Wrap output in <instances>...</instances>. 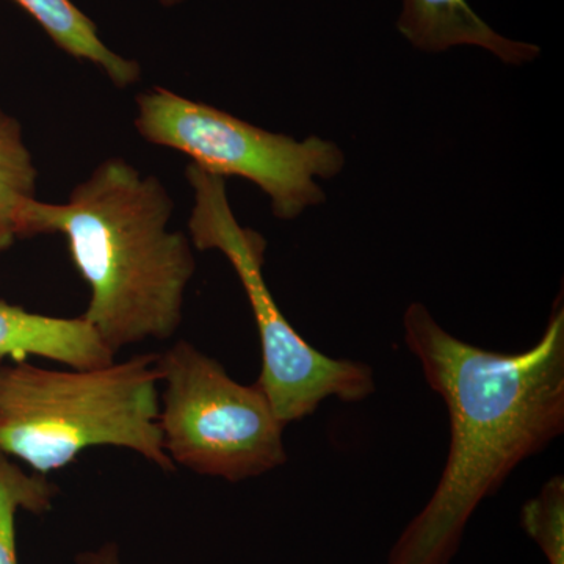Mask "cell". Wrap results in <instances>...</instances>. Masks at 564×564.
<instances>
[{
	"label": "cell",
	"mask_w": 564,
	"mask_h": 564,
	"mask_svg": "<svg viewBox=\"0 0 564 564\" xmlns=\"http://www.w3.org/2000/svg\"><path fill=\"white\" fill-rule=\"evenodd\" d=\"M61 489L43 474L25 473L0 452V564L18 563L17 516L24 510L35 516L50 513Z\"/></svg>",
	"instance_id": "11"
},
{
	"label": "cell",
	"mask_w": 564,
	"mask_h": 564,
	"mask_svg": "<svg viewBox=\"0 0 564 564\" xmlns=\"http://www.w3.org/2000/svg\"><path fill=\"white\" fill-rule=\"evenodd\" d=\"M397 31L423 52L477 46L508 65L533 62L541 54L536 44L507 39L494 31L467 0H403Z\"/></svg>",
	"instance_id": "8"
},
{
	"label": "cell",
	"mask_w": 564,
	"mask_h": 564,
	"mask_svg": "<svg viewBox=\"0 0 564 564\" xmlns=\"http://www.w3.org/2000/svg\"><path fill=\"white\" fill-rule=\"evenodd\" d=\"M76 564H122L120 545L107 543L95 551H85L76 555Z\"/></svg>",
	"instance_id": "13"
},
{
	"label": "cell",
	"mask_w": 564,
	"mask_h": 564,
	"mask_svg": "<svg viewBox=\"0 0 564 564\" xmlns=\"http://www.w3.org/2000/svg\"><path fill=\"white\" fill-rule=\"evenodd\" d=\"M193 188L188 231L193 248L221 252L250 302L259 339L262 370L256 381L285 425L313 415L329 397L358 403L372 395V367L350 359H334L317 350L289 323L263 278L267 240L237 221L225 177L191 163L185 170Z\"/></svg>",
	"instance_id": "4"
},
{
	"label": "cell",
	"mask_w": 564,
	"mask_h": 564,
	"mask_svg": "<svg viewBox=\"0 0 564 564\" xmlns=\"http://www.w3.org/2000/svg\"><path fill=\"white\" fill-rule=\"evenodd\" d=\"M159 2H161L163 7H169L170 9V7L180 6L184 0H159Z\"/></svg>",
	"instance_id": "14"
},
{
	"label": "cell",
	"mask_w": 564,
	"mask_h": 564,
	"mask_svg": "<svg viewBox=\"0 0 564 564\" xmlns=\"http://www.w3.org/2000/svg\"><path fill=\"white\" fill-rule=\"evenodd\" d=\"M172 215V198L158 177L109 159L65 204H22L17 231L18 239L65 237L90 289L82 317L117 356L131 345L172 339L181 328L196 262L191 239L170 231Z\"/></svg>",
	"instance_id": "2"
},
{
	"label": "cell",
	"mask_w": 564,
	"mask_h": 564,
	"mask_svg": "<svg viewBox=\"0 0 564 564\" xmlns=\"http://www.w3.org/2000/svg\"><path fill=\"white\" fill-rule=\"evenodd\" d=\"M521 524L549 564H564V478L555 475L522 507Z\"/></svg>",
	"instance_id": "12"
},
{
	"label": "cell",
	"mask_w": 564,
	"mask_h": 564,
	"mask_svg": "<svg viewBox=\"0 0 564 564\" xmlns=\"http://www.w3.org/2000/svg\"><path fill=\"white\" fill-rule=\"evenodd\" d=\"M404 343L447 406L451 448L440 484L395 541L388 564H451L475 510L511 473L564 432V310L521 352L475 347L445 332L421 303Z\"/></svg>",
	"instance_id": "1"
},
{
	"label": "cell",
	"mask_w": 564,
	"mask_h": 564,
	"mask_svg": "<svg viewBox=\"0 0 564 564\" xmlns=\"http://www.w3.org/2000/svg\"><path fill=\"white\" fill-rule=\"evenodd\" d=\"M137 107L135 128L144 140L184 152L199 169L225 180L252 182L272 199L281 220L325 202L315 177L329 180L345 165L344 152L333 141H296L165 88L139 95Z\"/></svg>",
	"instance_id": "6"
},
{
	"label": "cell",
	"mask_w": 564,
	"mask_h": 564,
	"mask_svg": "<svg viewBox=\"0 0 564 564\" xmlns=\"http://www.w3.org/2000/svg\"><path fill=\"white\" fill-rule=\"evenodd\" d=\"M70 57L99 66L117 87L140 79V65L121 57L99 39L95 22L73 0H13Z\"/></svg>",
	"instance_id": "9"
},
{
	"label": "cell",
	"mask_w": 564,
	"mask_h": 564,
	"mask_svg": "<svg viewBox=\"0 0 564 564\" xmlns=\"http://www.w3.org/2000/svg\"><path fill=\"white\" fill-rule=\"evenodd\" d=\"M158 370L159 426L174 466L239 484L288 463V425L261 386L237 383L188 340L158 352Z\"/></svg>",
	"instance_id": "5"
},
{
	"label": "cell",
	"mask_w": 564,
	"mask_h": 564,
	"mask_svg": "<svg viewBox=\"0 0 564 564\" xmlns=\"http://www.w3.org/2000/svg\"><path fill=\"white\" fill-rule=\"evenodd\" d=\"M158 352L98 369L0 359V452L47 475L91 447H118L174 473L159 426Z\"/></svg>",
	"instance_id": "3"
},
{
	"label": "cell",
	"mask_w": 564,
	"mask_h": 564,
	"mask_svg": "<svg viewBox=\"0 0 564 564\" xmlns=\"http://www.w3.org/2000/svg\"><path fill=\"white\" fill-rule=\"evenodd\" d=\"M36 176L20 122L0 109V252L18 240V212L35 198Z\"/></svg>",
	"instance_id": "10"
},
{
	"label": "cell",
	"mask_w": 564,
	"mask_h": 564,
	"mask_svg": "<svg viewBox=\"0 0 564 564\" xmlns=\"http://www.w3.org/2000/svg\"><path fill=\"white\" fill-rule=\"evenodd\" d=\"M43 358L73 369H98L115 355L84 317H51L0 300V359Z\"/></svg>",
	"instance_id": "7"
}]
</instances>
